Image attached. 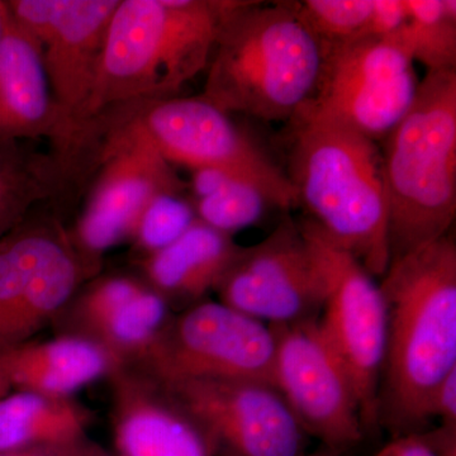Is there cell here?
Listing matches in <instances>:
<instances>
[{
	"mask_svg": "<svg viewBox=\"0 0 456 456\" xmlns=\"http://www.w3.org/2000/svg\"><path fill=\"white\" fill-rule=\"evenodd\" d=\"M7 14V5H5V2H2V0H0V37H2L3 29H4Z\"/></svg>",
	"mask_w": 456,
	"mask_h": 456,
	"instance_id": "34",
	"label": "cell"
},
{
	"mask_svg": "<svg viewBox=\"0 0 456 456\" xmlns=\"http://www.w3.org/2000/svg\"><path fill=\"white\" fill-rule=\"evenodd\" d=\"M215 292L233 310L285 326L318 320L326 289L299 224L287 217L263 241L242 246Z\"/></svg>",
	"mask_w": 456,
	"mask_h": 456,
	"instance_id": "13",
	"label": "cell"
},
{
	"mask_svg": "<svg viewBox=\"0 0 456 456\" xmlns=\"http://www.w3.org/2000/svg\"><path fill=\"white\" fill-rule=\"evenodd\" d=\"M289 125L287 175L299 206L369 274L383 277L391 251L379 143L305 108Z\"/></svg>",
	"mask_w": 456,
	"mask_h": 456,
	"instance_id": "2",
	"label": "cell"
},
{
	"mask_svg": "<svg viewBox=\"0 0 456 456\" xmlns=\"http://www.w3.org/2000/svg\"><path fill=\"white\" fill-rule=\"evenodd\" d=\"M325 281L317 322L346 369L358 395L365 434L379 426L386 311L379 284L353 254L336 244L316 222L299 224Z\"/></svg>",
	"mask_w": 456,
	"mask_h": 456,
	"instance_id": "9",
	"label": "cell"
},
{
	"mask_svg": "<svg viewBox=\"0 0 456 456\" xmlns=\"http://www.w3.org/2000/svg\"><path fill=\"white\" fill-rule=\"evenodd\" d=\"M98 275L55 220H26L0 240V355L32 340Z\"/></svg>",
	"mask_w": 456,
	"mask_h": 456,
	"instance_id": "10",
	"label": "cell"
},
{
	"mask_svg": "<svg viewBox=\"0 0 456 456\" xmlns=\"http://www.w3.org/2000/svg\"><path fill=\"white\" fill-rule=\"evenodd\" d=\"M241 248L233 236L197 218L173 244L141 257V278L176 314L206 301L207 294L216 289Z\"/></svg>",
	"mask_w": 456,
	"mask_h": 456,
	"instance_id": "19",
	"label": "cell"
},
{
	"mask_svg": "<svg viewBox=\"0 0 456 456\" xmlns=\"http://www.w3.org/2000/svg\"><path fill=\"white\" fill-rule=\"evenodd\" d=\"M13 389L11 377H9L7 354L0 355V397L7 395Z\"/></svg>",
	"mask_w": 456,
	"mask_h": 456,
	"instance_id": "32",
	"label": "cell"
},
{
	"mask_svg": "<svg viewBox=\"0 0 456 456\" xmlns=\"http://www.w3.org/2000/svg\"><path fill=\"white\" fill-rule=\"evenodd\" d=\"M303 456H336L331 452H318V454H305Z\"/></svg>",
	"mask_w": 456,
	"mask_h": 456,
	"instance_id": "35",
	"label": "cell"
},
{
	"mask_svg": "<svg viewBox=\"0 0 456 456\" xmlns=\"http://www.w3.org/2000/svg\"><path fill=\"white\" fill-rule=\"evenodd\" d=\"M119 0H5L9 14L40 45L51 92L75 146Z\"/></svg>",
	"mask_w": 456,
	"mask_h": 456,
	"instance_id": "15",
	"label": "cell"
},
{
	"mask_svg": "<svg viewBox=\"0 0 456 456\" xmlns=\"http://www.w3.org/2000/svg\"><path fill=\"white\" fill-rule=\"evenodd\" d=\"M108 380L114 456H215L194 419L154 378L122 365Z\"/></svg>",
	"mask_w": 456,
	"mask_h": 456,
	"instance_id": "17",
	"label": "cell"
},
{
	"mask_svg": "<svg viewBox=\"0 0 456 456\" xmlns=\"http://www.w3.org/2000/svg\"><path fill=\"white\" fill-rule=\"evenodd\" d=\"M175 312L141 277L95 275L84 283L51 326L98 344L122 365L137 364L154 347Z\"/></svg>",
	"mask_w": 456,
	"mask_h": 456,
	"instance_id": "16",
	"label": "cell"
},
{
	"mask_svg": "<svg viewBox=\"0 0 456 456\" xmlns=\"http://www.w3.org/2000/svg\"><path fill=\"white\" fill-rule=\"evenodd\" d=\"M13 389L73 398L75 393L122 367L112 354L95 342L75 335H56L50 340L29 341L7 353Z\"/></svg>",
	"mask_w": 456,
	"mask_h": 456,
	"instance_id": "20",
	"label": "cell"
},
{
	"mask_svg": "<svg viewBox=\"0 0 456 456\" xmlns=\"http://www.w3.org/2000/svg\"><path fill=\"white\" fill-rule=\"evenodd\" d=\"M277 338L274 387L308 436L331 454L364 439L358 395L317 320L270 326Z\"/></svg>",
	"mask_w": 456,
	"mask_h": 456,
	"instance_id": "14",
	"label": "cell"
},
{
	"mask_svg": "<svg viewBox=\"0 0 456 456\" xmlns=\"http://www.w3.org/2000/svg\"><path fill=\"white\" fill-rule=\"evenodd\" d=\"M89 424L74 398L12 389L0 397V452L82 440Z\"/></svg>",
	"mask_w": 456,
	"mask_h": 456,
	"instance_id": "21",
	"label": "cell"
},
{
	"mask_svg": "<svg viewBox=\"0 0 456 456\" xmlns=\"http://www.w3.org/2000/svg\"><path fill=\"white\" fill-rule=\"evenodd\" d=\"M212 56L203 99L228 114L290 121L316 89L322 45L297 2H237Z\"/></svg>",
	"mask_w": 456,
	"mask_h": 456,
	"instance_id": "3",
	"label": "cell"
},
{
	"mask_svg": "<svg viewBox=\"0 0 456 456\" xmlns=\"http://www.w3.org/2000/svg\"><path fill=\"white\" fill-rule=\"evenodd\" d=\"M197 220L193 200L183 194H163L150 203L130 242L141 257L163 250Z\"/></svg>",
	"mask_w": 456,
	"mask_h": 456,
	"instance_id": "25",
	"label": "cell"
},
{
	"mask_svg": "<svg viewBox=\"0 0 456 456\" xmlns=\"http://www.w3.org/2000/svg\"><path fill=\"white\" fill-rule=\"evenodd\" d=\"M408 22L403 35L413 61L430 71L456 68L455 0H404Z\"/></svg>",
	"mask_w": 456,
	"mask_h": 456,
	"instance_id": "23",
	"label": "cell"
},
{
	"mask_svg": "<svg viewBox=\"0 0 456 456\" xmlns=\"http://www.w3.org/2000/svg\"><path fill=\"white\" fill-rule=\"evenodd\" d=\"M79 456H114L112 452H108V450L102 448L101 445L95 444L94 441L89 440L86 441V445L80 452Z\"/></svg>",
	"mask_w": 456,
	"mask_h": 456,
	"instance_id": "33",
	"label": "cell"
},
{
	"mask_svg": "<svg viewBox=\"0 0 456 456\" xmlns=\"http://www.w3.org/2000/svg\"><path fill=\"white\" fill-rule=\"evenodd\" d=\"M66 187L53 155L28 151L20 141L0 140V240L20 226L36 204Z\"/></svg>",
	"mask_w": 456,
	"mask_h": 456,
	"instance_id": "22",
	"label": "cell"
},
{
	"mask_svg": "<svg viewBox=\"0 0 456 456\" xmlns=\"http://www.w3.org/2000/svg\"><path fill=\"white\" fill-rule=\"evenodd\" d=\"M297 8L321 45L367 36L371 0H305L297 2Z\"/></svg>",
	"mask_w": 456,
	"mask_h": 456,
	"instance_id": "26",
	"label": "cell"
},
{
	"mask_svg": "<svg viewBox=\"0 0 456 456\" xmlns=\"http://www.w3.org/2000/svg\"><path fill=\"white\" fill-rule=\"evenodd\" d=\"M38 137L53 143V156L64 167L73 155V132L56 106L40 45L8 12L0 37V140Z\"/></svg>",
	"mask_w": 456,
	"mask_h": 456,
	"instance_id": "18",
	"label": "cell"
},
{
	"mask_svg": "<svg viewBox=\"0 0 456 456\" xmlns=\"http://www.w3.org/2000/svg\"><path fill=\"white\" fill-rule=\"evenodd\" d=\"M274 330L224 303L176 312L160 338L132 367L155 378L257 380L274 386Z\"/></svg>",
	"mask_w": 456,
	"mask_h": 456,
	"instance_id": "11",
	"label": "cell"
},
{
	"mask_svg": "<svg viewBox=\"0 0 456 456\" xmlns=\"http://www.w3.org/2000/svg\"><path fill=\"white\" fill-rule=\"evenodd\" d=\"M232 0H119L86 110L175 98L211 60Z\"/></svg>",
	"mask_w": 456,
	"mask_h": 456,
	"instance_id": "4",
	"label": "cell"
},
{
	"mask_svg": "<svg viewBox=\"0 0 456 456\" xmlns=\"http://www.w3.org/2000/svg\"><path fill=\"white\" fill-rule=\"evenodd\" d=\"M386 342L379 425L421 432L437 387L456 369V245L449 235L391 261L379 284Z\"/></svg>",
	"mask_w": 456,
	"mask_h": 456,
	"instance_id": "1",
	"label": "cell"
},
{
	"mask_svg": "<svg viewBox=\"0 0 456 456\" xmlns=\"http://www.w3.org/2000/svg\"><path fill=\"white\" fill-rule=\"evenodd\" d=\"M233 176L228 175L224 171L216 169H197L193 170L191 182L188 187L193 191L194 200H202L204 197L211 196L216 191H218L222 185L226 184L228 180ZM236 179V178H233Z\"/></svg>",
	"mask_w": 456,
	"mask_h": 456,
	"instance_id": "30",
	"label": "cell"
},
{
	"mask_svg": "<svg viewBox=\"0 0 456 456\" xmlns=\"http://www.w3.org/2000/svg\"><path fill=\"white\" fill-rule=\"evenodd\" d=\"M152 378L194 419L215 456L305 454L308 435L273 384L212 378Z\"/></svg>",
	"mask_w": 456,
	"mask_h": 456,
	"instance_id": "12",
	"label": "cell"
},
{
	"mask_svg": "<svg viewBox=\"0 0 456 456\" xmlns=\"http://www.w3.org/2000/svg\"><path fill=\"white\" fill-rule=\"evenodd\" d=\"M107 110L134 125L171 165L224 171L259 189L272 206H299L287 173L228 113L206 99L139 101Z\"/></svg>",
	"mask_w": 456,
	"mask_h": 456,
	"instance_id": "7",
	"label": "cell"
},
{
	"mask_svg": "<svg viewBox=\"0 0 456 456\" xmlns=\"http://www.w3.org/2000/svg\"><path fill=\"white\" fill-rule=\"evenodd\" d=\"M408 22V11L404 0H371L367 36L389 37L401 31Z\"/></svg>",
	"mask_w": 456,
	"mask_h": 456,
	"instance_id": "28",
	"label": "cell"
},
{
	"mask_svg": "<svg viewBox=\"0 0 456 456\" xmlns=\"http://www.w3.org/2000/svg\"><path fill=\"white\" fill-rule=\"evenodd\" d=\"M391 261L445 235L456 215V68L430 71L382 140Z\"/></svg>",
	"mask_w": 456,
	"mask_h": 456,
	"instance_id": "5",
	"label": "cell"
},
{
	"mask_svg": "<svg viewBox=\"0 0 456 456\" xmlns=\"http://www.w3.org/2000/svg\"><path fill=\"white\" fill-rule=\"evenodd\" d=\"M88 437L71 443L51 444L32 448L0 452V456H79Z\"/></svg>",
	"mask_w": 456,
	"mask_h": 456,
	"instance_id": "31",
	"label": "cell"
},
{
	"mask_svg": "<svg viewBox=\"0 0 456 456\" xmlns=\"http://www.w3.org/2000/svg\"><path fill=\"white\" fill-rule=\"evenodd\" d=\"M173 167L134 125L112 110L89 119L75 175L86 178L95 174L94 184L69 236L90 269L99 274L103 255L130 242L155 198L184 193L188 184Z\"/></svg>",
	"mask_w": 456,
	"mask_h": 456,
	"instance_id": "6",
	"label": "cell"
},
{
	"mask_svg": "<svg viewBox=\"0 0 456 456\" xmlns=\"http://www.w3.org/2000/svg\"><path fill=\"white\" fill-rule=\"evenodd\" d=\"M403 28L389 37L322 45L316 89L302 108L379 143L403 118L419 88Z\"/></svg>",
	"mask_w": 456,
	"mask_h": 456,
	"instance_id": "8",
	"label": "cell"
},
{
	"mask_svg": "<svg viewBox=\"0 0 456 456\" xmlns=\"http://www.w3.org/2000/svg\"><path fill=\"white\" fill-rule=\"evenodd\" d=\"M431 417L441 419V428L456 431V369L437 387L431 402Z\"/></svg>",
	"mask_w": 456,
	"mask_h": 456,
	"instance_id": "29",
	"label": "cell"
},
{
	"mask_svg": "<svg viewBox=\"0 0 456 456\" xmlns=\"http://www.w3.org/2000/svg\"><path fill=\"white\" fill-rule=\"evenodd\" d=\"M193 204L198 220L231 236L256 224L272 206L259 189L233 178L211 196L193 200Z\"/></svg>",
	"mask_w": 456,
	"mask_h": 456,
	"instance_id": "24",
	"label": "cell"
},
{
	"mask_svg": "<svg viewBox=\"0 0 456 456\" xmlns=\"http://www.w3.org/2000/svg\"><path fill=\"white\" fill-rule=\"evenodd\" d=\"M377 456H456V431L441 428L428 434L395 437Z\"/></svg>",
	"mask_w": 456,
	"mask_h": 456,
	"instance_id": "27",
	"label": "cell"
}]
</instances>
